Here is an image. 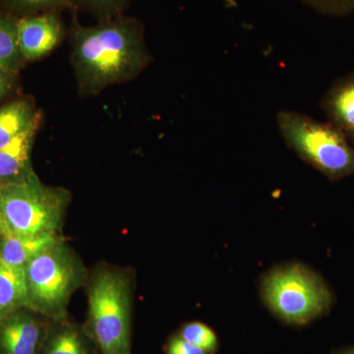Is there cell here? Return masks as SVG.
I'll return each instance as SVG.
<instances>
[{"label":"cell","instance_id":"cell-1","mask_svg":"<svg viewBox=\"0 0 354 354\" xmlns=\"http://www.w3.org/2000/svg\"><path fill=\"white\" fill-rule=\"evenodd\" d=\"M73 64L84 95L97 94L138 75L149 62L143 29L122 15L93 27L73 28Z\"/></svg>","mask_w":354,"mask_h":354},{"label":"cell","instance_id":"cell-2","mask_svg":"<svg viewBox=\"0 0 354 354\" xmlns=\"http://www.w3.org/2000/svg\"><path fill=\"white\" fill-rule=\"evenodd\" d=\"M88 327L102 354H131V281L109 267L95 270L88 290Z\"/></svg>","mask_w":354,"mask_h":354},{"label":"cell","instance_id":"cell-3","mask_svg":"<svg viewBox=\"0 0 354 354\" xmlns=\"http://www.w3.org/2000/svg\"><path fill=\"white\" fill-rule=\"evenodd\" d=\"M70 200L68 190L44 185L35 172L0 183L6 235L60 234Z\"/></svg>","mask_w":354,"mask_h":354},{"label":"cell","instance_id":"cell-4","mask_svg":"<svg viewBox=\"0 0 354 354\" xmlns=\"http://www.w3.org/2000/svg\"><path fill=\"white\" fill-rule=\"evenodd\" d=\"M276 120L286 146L332 183L354 176V147L328 121L292 111H279Z\"/></svg>","mask_w":354,"mask_h":354},{"label":"cell","instance_id":"cell-5","mask_svg":"<svg viewBox=\"0 0 354 354\" xmlns=\"http://www.w3.org/2000/svg\"><path fill=\"white\" fill-rule=\"evenodd\" d=\"M266 305L274 315L291 325H305L327 313L332 292L324 279L300 263L278 266L263 278Z\"/></svg>","mask_w":354,"mask_h":354},{"label":"cell","instance_id":"cell-6","mask_svg":"<svg viewBox=\"0 0 354 354\" xmlns=\"http://www.w3.org/2000/svg\"><path fill=\"white\" fill-rule=\"evenodd\" d=\"M25 276L29 309L62 321L86 272L78 256L62 241L30 261L25 266Z\"/></svg>","mask_w":354,"mask_h":354},{"label":"cell","instance_id":"cell-7","mask_svg":"<svg viewBox=\"0 0 354 354\" xmlns=\"http://www.w3.org/2000/svg\"><path fill=\"white\" fill-rule=\"evenodd\" d=\"M17 34L23 59L32 62L57 48L64 37V27L57 14L46 11L18 18Z\"/></svg>","mask_w":354,"mask_h":354},{"label":"cell","instance_id":"cell-8","mask_svg":"<svg viewBox=\"0 0 354 354\" xmlns=\"http://www.w3.org/2000/svg\"><path fill=\"white\" fill-rule=\"evenodd\" d=\"M41 341V325L37 319L22 309L0 321L2 354H37Z\"/></svg>","mask_w":354,"mask_h":354},{"label":"cell","instance_id":"cell-9","mask_svg":"<svg viewBox=\"0 0 354 354\" xmlns=\"http://www.w3.org/2000/svg\"><path fill=\"white\" fill-rule=\"evenodd\" d=\"M328 122L339 130L354 147V72L341 77L321 100Z\"/></svg>","mask_w":354,"mask_h":354},{"label":"cell","instance_id":"cell-10","mask_svg":"<svg viewBox=\"0 0 354 354\" xmlns=\"http://www.w3.org/2000/svg\"><path fill=\"white\" fill-rule=\"evenodd\" d=\"M39 120L25 130L6 148L0 149V183H14L34 172L31 152L39 127Z\"/></svg>","mask_w":354,"mask_h":354},{"label":"cell","instance_id":"cell-11","mask_svg":"<svg viewBox=\"0 0 354 354\" xmlns=\"http://www.w3.org/2000/svg\"><path fill=\"white\" fill-rule=\"evenodd\" d=\"M62 241L60 234L4 235L0 239V259L25 268L39 254Z\"/></svg>","mask_w":354,"mask_h":354},{"label":"cell","instance_id":"cell-12","mask_svg":"<svg viewBox=\"0 0 354 354\" xmlns=\"http://www.w3.org/2000/svg\"><path fill=\"white\" fill-rule=\"evenodd\" d=\"M23 308L29 309L25 268L0 259V321Z\"/></svg>","mask_w":354,"mask_h":354},{"label":"cell","instance_id":"cell-13","mask_svg":"<svg viewBox=\"0 0 354 354\" xmlns=\"http://www.w3.org/2000/svg\"><path fill=\"white\" fill-rule=\"evenodd\" d=\"M31 102L18 100L0 109V149L6 148L38 120Z\"/></svg>","mask_w":354,"mask_h":354},{"label":"cell","instance_id":"cell-14","mask_svg":"<svg viewBox=\"0 0 354 354\" xmlns=\"http://www.w3.org/2000/svg\"><path fill=\"white\" fill-rule=\"evenodd\" d=\"M18 18L0 12V68L15 74L23 62L17 34Z\"/></svg>","mask_w":354,"mask_h":354},{"label":"cell","instance_id":"cell-15","mask_svg":"<svg viewBox=\"0 0 354 354\" xmlns=\"http://www.w3.org/2000/svg\"><path fill=\"white\" fill-rule=\"evenodd\" d=\"M44 354H88V351L78 330L62 326L48 337Z\"/></svg>","mask_w":354,"mask_h":354},{"label":"cell","instance_id":"cell-16","mask_svg":"<svg viewBox=\"0 0 354 354\" xmlns=\"http://www.w3.org/2000/svg\"><path fill=\"white\" fill-rule=\"evenodd\" d=\"M178 335L186 342L204 349L207 353L212 354L218 348V337L215 332L205 324L200 322L186 324Z\"/></svg>","mask_w":354,"mask_h":354},{"label":"cell","instance_id":"cell-17","mask_svg":"<svg viewBox=\"0 0 354 354\" xmlns=\"http://www.w3.org/2000/svg\"><path fill=\"white\" fill-rule=\"evenodd\" d=\"M74 1L76 2L77 6L87 9L101 21L121 15V12L128 3V0H74Z\"/></svg>","mask_w":354,"mask_h":354},{"label":"cell","instance_id":"cell-18","mask_svg":"<svg viewBox=\"0 0 354 354\" xmlns=\"http://www.w3.org/2000/svg\"><path fill=\"white\" fill-rule=\"evenodd\" d=\"M318 13L330 16H346L354 12V0H301Z\"/></svg>","mask_w":354,"mask_h":354},{"label":"cell","instance_id":"cell-19","mask_svg":"<svg viewBox=\"0 0 354 354\" xmlns=\"http://www.w3.org/2000/svg\"><path fill=\"white\" fill-rule=\"evenodd\" d=\"M12 6L20 10L34 11L46 10L55 7L64 6L67 0H9Z\"/></svg>","mask_w":354,"mask_h":354},{"label":"cell","instance_id":"cell-20","mask_svg":"<svg viewBox=\"0 0 354 354\" xmlns=\"http://www.w3.org/2000/svg\"><path fill=\"white\" fill-rule=\"evenodd\" d=\"M167 354H211L194 344L186 342L179 335L172 337L167 344Z\"/></svg>","mask_w":354,"mask_h":354},{"label":"cell","instance_id":"cell-21","mask_svg":"<svg viewBox=\"0 0 354 354\" xmlns=\"http://www.w3.org/2000/svg\"><path fill=\"white\" fill-rule=\"evenodd\" d=\"M15 74L9 73L6 70L0 68V100L9 92L12 87L13 78Z\"/></svg>","mask_w":354,"mask_h":354},{"label":"cell","instance_id":"cell-22","mask_svg":"<svg viewBox=\"0 0 354 354\" xmlns=\"http://www.w3.org/2000/svg\"><path fill=\"white\" fill-rule=\"evenodd\" d=\"M6 234V225H4L3 218H2L1 206H0V239Z\"/></svg>","mask_w":354,"mask_h":354},{"label":"cell","instance_id":"cell-23","mask_svg":"<svg viewBox=\"0 0 354 354\" xmlns=\"http://www.w3.org/2000/svg\"><path fill=\"white\" fill-rule=\"evenodd\" d=\"M335 354H354V346L353 348L339 349V351H335Z\"/></svg>","mask_w":354,"mask_h":354}]
</instances>
